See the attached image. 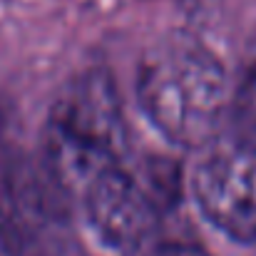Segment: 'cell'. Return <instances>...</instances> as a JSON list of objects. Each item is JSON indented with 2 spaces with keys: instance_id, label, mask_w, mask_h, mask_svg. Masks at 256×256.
<instances>
[{
  "instance_id": "2",
  "label": "cell",
  "mask_w": 256,
  "mask_h": 256,
  "mask_svg": "<svg viewBox=\"0 0 256 256\" xmlns=\"http://www.w3.org/2000/svg\"><path fill=\"white\" fill-rule=\"evenodd\" d=\"M137 97L147 120L172 144H202L226 104V70L192 35L147 50L137 68Z\"/></svg>"
},
{
  "instance_id": "5",
  "label": "cell",
  "mask_w": 256,
  "mask_h": 256,
  "mask_svg": "<svg viewBox=\"0 0 256 256\" xmlns=\"http://www.w3.org/2000/svg\"><path fill=\"white\" fill-rule=\"evenodd\" d=\"M82 204L97 239L122 254L147 244L162 216L142 182L122 164L100 172L85 186Z\"/></svg>"
},
{
  "instance_id": "4",
  "label": "cell",
  "mask_w": 256,
  "mask_h": 256,
  "mask_svg": "<svg viewBox=\"0 0 256 256\" xmlns=\"http://www.w3.org/2000/svg\"><path fill=\"white\" fill-rule=\"evenodd\" d=\"M192 194L222 234L239 244L256 242V152L232 140L212 147L192 172Z\"/></svg>"
},
{
  "instance_id": "6",
  "label": "cell",
  "mask_w": 256,
  "mask_h": 256,
  "mask_svg": "<svg viewBox=\"0 0 256 256\" xmlns=\"http://www.w3.org/2000/svg\"><path fill=\"white\" fill-rule=\"evenodd\" d=\"M229 140L256 152V62L244 72L229 102Z\"/></svg>"
},
{
  "instance_id": "7",
  "label": "cell",
  "mask_w": 256,
  "mask_h": 256,
  "mask_svg": "<svg viewBox=\"0 0 256 256\" xmlns=\"http://www.w3.org/2000/svg\"><path fill=\"white\" fill-rule=\"evenodd\" d=\"M179 167L172 160H150L144 164V174H142V186L147 189L150 199L154 202V206L162 212L172 209L179 202L182 194V184H179Z\"/></svg>"
},
{
  "instance_id": "1",
  "label": "cell",
  "mask_w": 256,
  "mask_h": 256,
  "mask_svg": "<svg viewBox=\"0 0 256 256\" xmlns=\"http://www.w3.org/2000/svg\"><path fill=\"white\" fill-rule=\"evenodd\" d=\"M124 152V110L112 75L100 68L78 75L48 112L35 157L40 170L72 199L102 170L122 164Z\"/></svg>"
},
{
  "instance_id": "3",
  "label": "cell",
  "mask_w": 256,
  "mask_h": 256,
  "mask_svg": "<svg viewBox=\"0 0 256 256\" xmlns=\"http://www.w3.org/2000/svg\"><path fill=\"white\" fill-rule=\"evenodd\" d=\"M70 214L65 196L35 157L8 154L0 164V256H45L52 229Z\"/></svg>"
},
{
  "instance_id": "8",
  "label": "cell",
  "mask_w": 256,
  "mask_h": 256,
  "mask_svg": "<svg viewBox=\"0 0 256 256\" xmlns=\"http://www.w3.org/2000/svg\"><path fill=\"white\" fill-rule=\"evenodd\" d=\"M154 256H212L196 239L186 236H170L154 246Z\"/></svg>"
}]
</instances>
